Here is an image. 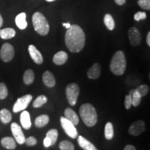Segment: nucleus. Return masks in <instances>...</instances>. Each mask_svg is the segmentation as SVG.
Returning a JSON list of instances; mask_svg holds the SVG:
<instances>
[{
  "label": "nucleus",
  "instance_id": "obj_8",
  "mask_svg": "<svg viewBox=\"0 0 150 150\" xmlns=\"http://www.w3.org/2000/svg\"><path fill=\"white\" fill-rule=\"evenodd\" d=\"M15 55L14 48L10 43H4L0 50V58L5 63L10 62Z\"/></svg>",
  "mask_w": 150,
  "mask_h": 150
},
{
  "label": "nucleus",
  "instance_id": "obj_14",
  "mask_svg": "<svg viewBox=\"0 0 150 150\" xmlns=\"http://www.w3.org/2000/svg\"><path fill=\"white\" fill-rule=\"evenodd\" d=\"M65 117L69 121L71 122L74 125H77L79 122V118L77 114L74 111L72 108H67L64 111Z\"/></svg>",
  "mask_w": 150,
  "mask_h": 150
},
{
  "label": "nucleus",
  "instance_id": "obj_37",
  "mask_svg": "<svg viewBox=\"0 0 150 150\" xmlns=\"http://www.w3.org/2000/svg\"><path fill=\"white\" fill-rule=\"evenodd\" d=\"M43 144H44V146L45 147H49L50 146L52 145L51 140H50L48 137H46L44 139V141H43Z\"/></svg>",
  "mask_w": 150,
  "mask_h": 150
},
{
  "label": "nucleus",
  "instance_id": "obj_13",
  "mask_svg": "<svg viewBox=\"0 0 150 150\" xmlns=\"http://www.w3.org/2000/svg\"><path fill=\"white\" fill-rule=\"evenodd\" d=\"M101 74V66L99 63H95L88 70L87 76L91 79H97Z\"/></svg>",
  "mask_w": 150,
  "mask_h": 150
},
{
  "label": "nucleus",
  "instance_id": "obj_29",
  "mask_svg": "<svg viewBox=\"0 0 150 150\" xmlns=\"http://www.w3.org/2000/svg\"><path fill=\"white\" fill-rule=\"evenodd\" d=\"M58 136H59L58 131L55 129H52L49 130L46 134V137H48V138L51 140L52 145H53L56 143L58 138Z\"/></svg>",
  "mask_w": 150,
  "mask_h": 150
},
{
  "label": "nucleus",
  "instance_id": "obj_18",
  "mask_svg": "<svg viewBox=\"0 0 150 150\" xmlns=\"http://www.w3.org/2000/svg\"><path fill=\"white\" fill-rule=\"evenodd\" d=\"M77 142L79 145L84 150H98L92 142L81 136L78 137Z\"/></svg>",
  "mask_w": 150,
  "mask_h": 150
},
{
  "label": "nucleus",
  "instance_id": "obj_43",
  "mask_svg": "<svg viewBox=\"0 0 150 150\" xmlns=\"http://www.w3.org/2000/svg\"><path fill=\"white\" fill-rule=\"evenodd\" d=\"M47 1H55V0H46Z\"/></svg>",
  "mask_w": 150,
  "mask_h": 150
},
{
  "label": "nucleus",
  "instance_id": "obj_31",
  "mask_svg": "<svg viewBox=\"0 0 150 150\" xmlns=\"http://www.w3.org/2000/svg\"><path fill=\"white\" fill-rule=\"evenodd\" d=\"M137 92L140 94V95L142 97H145V95H147V93H149V86L146 84H142V85H140L138 86V88L136 89Z\"/></svg>",
  "mask_w": 150,
  "mask_h": 150
},
{
  "label": "nucleus",
  "instance_id": "obj_44",
  "mask_svg": "<svg viewBox=\"0 0 150 150\" xmlns=\"http://www.w3.org/2000/svg\"><path fill=\"white\" fill-rule=\"evenodd\" d=\"M0 31H1V29H0Z\"/></svg>",
  "mask_w": 150,
  "mask_h": 150
},
{
  "label": "nucleus",
  "instance_id": "obj_35",
  "mask_svg": "<svg viewBox=\"0 0 150 150\" xmlns=\"http://www.w3.org/2000/svg\"><path fill=\"white\" fill-rule=\"evenodd\" d=\"M147 18V15L145 12H142V11H139V12L136 13L134 15V20L136 21H140L141 20H145Z\"/></svg>",
  "mask_w": 150,
  "mask_h": 150
},
{
  "label": "nucleus",
  "instance_id": "obj_21",
  "mask_svg": "<svg viewBox=\"0 0 150 150\" xmlns=\"http://www.w3.org/2000/svg\"><path fill=\"white\" fill-rule=\"evenodd\" d=\"M49 120H50V117L47 115H41L35 118V126L38 128H42L47 125Z\"/></svg>",
  "mask_w": 150,
  "mask_h": 150
},
{
  "label": "nucleus",
  "instance_id": "obj_32",
  "mask_svg": "<svg viewBox=\"0 0 150 150\" xmlns=\"http://www.w3.org/2000/svg\"><path fill=\"white\" fill-rule=\"evenodd\" d=\"M8 95V88L5 83H0V99H4Z\"/></svg>",
  "mask_w": 150,
  "mask_h": 150
},
{
  "label": "nucleus",
  "instance_id": "obj_15",
  "mask_svg": "<svg viewBox=\"0 0 150 150\" xmlns=\"http://www.w3.org/2000/svg\"><path fill=\"white\" fill-rule=\"evenodd\" d=\"M20 123L24 129H29L31 127V121L29 112L27 110H23L20 115Z\"/></svg>",
  "mask_w": 150,
  "mask_h": 150
},
{
  "label": "nucleus",
  "instance_id": "obj_42",
  "mask_svg": "<svg viewBox=\"0 0 150 150\" xmlns=\"http://www.w3.org/2000/svg\"><path fill=\"white\" fill-rule=\"evenodd\" d=\"M3 25V18L2 17H1V14H0V28L2 27Z\"/></svg>",
  "mask_w": 150,
  "mask_h": 150
},
{
  "label": "nucleus",
  "instance_id": "obj_39",
  "mask_svg": "<svg viewBox=\"0 0 150 150\" xmlns=\"http://www.w3.org/2000/svg\"><path fill=\"white\" fill-rule=\"evenodd\" d=\"M115 2L117 4V5L122 6L125 4V2H126V0H115Z\"/></svg>",
  "mask_w": 150,
  "mask_h": 150
},
{
  "label": "nucleus",
  "instance_id": "obj_30",
  "mask_svg": "<svg viewBox=\"0 0 150 150\" xmlns=\"http://www.w3.org/2000/svg\"><path fill=\"white\" fill-rule=\"evenodd\" d=\"M59 149L61 150H74V146L68 140H63L60 142Z\"/></svg>",
  "mask_w": 150,
  "mask_h": 150
},
{
  "label": "nucleus",
  "instance_id": "obj_24",
  "mask_svg": "<svg viewBox=\"0 0 150 150\" xmlns=\"http://www.w3.org/2000/svg\"><path fill=\"white\" fill-rule=\"evenodd\" d=\"M12 115L6 108H3L0 110V120L4 124H8L11 121Z\"/></svg>",
  "mask_w": 150,
  "mask_h": 150
},
{
  "label": "nucleus",
  "instance_id": "obj_5",
  "mask_svg": "<svg viewBox=\"0 0 150 150\" xmlns=\"http://www.w3.org/2000/svg\"><path fill=\"white\" fill-rule=\"evenodd\" d=\"M79 86L75 83H72L67 85L65 90L66 97L68 103L71 106H75L77 102V99L79 95Z\"/></svg>",
  "mask_w": 150,
  "mask_h": 150
},
{
  "label": "nucleus",
  "instance_id": "obj_40",
  "mask_svg": "<svg viewBox=\"0 0 150 150\" xmlns=\"http://www.w3.org/2000/svg\"><path fill=\"white\" fill-rule=\"evenodd\" d=\"M147 43L149 46H150V32H148L147 33Z\"/></svg>",
  "mask_w": 150,
  "mask_h": 150
},
{
  "label": "nucleus",
  "instance_id": "obj_38",
  "mask_svg": "<svg viewBox=\"0 0 150 150\" xmlns=\"http://www.w3.org/2000/svg\"><path fill=\"white\" fill-rule=\"evenodd\" d=\"M124 150H136V149L134 146L131 145H127V146H125V148H124Z\"/></svg>",
  "mask_w": 150,
  "mask_h": 150
},
{
  "label": "nucleus",
  "instance_id": "obj_33",
  "mask_svg": "<svg viewBox=\"0 0 150 150\" xmlns=\"http://www.w3.org/2000/svg\"><path fill=\"white\" fill-rule=\"evenodd\" d=\"M138 4L144 10H150V0H138Z\"/></svg>",
  "mask_w": 150,
  "mask_h": 150
},
{
  "label": "nucleus",
  "instance_id": "obj_19",
  "mask_svg": "<svg viewBox=\"0 0 150 150\" xmlns=\"http://www.w3.org/2000/svg\"><path fill=\"white\" fill-rule=\"evenodd\" d=\"M26 15L25 13H21L18 14L16 18V24L19 29L23 30L25 29L27 27V22L26 20Z\"/></svg>",
  "mask_w": 150,
  "mask_h": 150
},
{
  "label": "nucleus",
  "instance_id": "obj_9",
  "mask_svg": "<svg viewBox=\"0 0 150 150\" xmlns=\"http://www.w3.org/2000/svg\"><path fill=\"white\" fill-rule=\"evenodd\" d=\"M11 128L12 134L14 136L15 140L20 145L24 144L25 142L26 138L20 125L16 122H13L11 125Z\"/></svg>",
  "mask_w": 150,
  "mask_h": 150
},
{
  "label": "nucleus",
  "instance_id": "obj_26",
  "mask_svg": "<svg viewBox=\"0 0 150 150\" xmlns=\"http://www.w3.org/2000/svg\"><path fill=\"white\" fill-rule=\"evenodd\" d=\"M104 136L106 139L107 140H111L113 138V126H112V124L111 122H107L106 124V126L104 128Z\"/></svg>",
  "mask_w": 150,
  "mask_h": 150
},
{
  "label": "nucleus",
  "instance_id": "obj_17",
  "mask_svg": "<svg viewBox=\"0 0 150 150\" xmlns=\"http://www.w3.org/2000/svg\"><path fill=\"white\" fill-rule=\"evenodd\" d=\"M43 83L49 88H52L55 86L56 80L54 74L50 71H46L42 75Z\"/></svg>",
  "mask_w": 150,
  "mask_h": 150
},
{
  "label": "nucleus",
  "instance_id": "obj_6",
  "mask_svg": "<svg viewBox=\"0 0 150 150\" xmlns=\"http://www.w3.org/2000/svg\"><path fill=\"white\" fill-rule=\"evenodd\" d=\"M33 96L31 95H29V94L18 98L13 105V111L14 112H18L25 110L27 108V106H29V103L31 102Z\"/></svg>",
  "mask_w": 150,
  "mask_h": 150
},
{
  "label": "nucleus",
  "instance_id": "obj_16",
  "mask_svg": "<svg viewBox=\"0 0 150 150\" xmlns=\"http://www.w3.org/2000/svg\"><path fill=\"white\" fill-rule=\"evenodd\" d=\"M68 59V56L66 52L61 51L57 52L53 57V62L57 65H62L66 63Z\"/></svg>",
  "mask_w": 150,
  "mask_h": 150
},
{
  "label": "nucleus",
  "instance_id": "obj_11",
  "mask_svg": "<svg viewBox=\"0 0 150 150\" xmlns=\"http://www.w3.org/2000/svg\"><path fill=\"white\" fill-rule=\"evenodd\" d=\"M145 131V124L142 120H137L134 122L129 127V133L134 136H139L140 134Z\"/></svg>",
  "mask_w": 150,
  "mask_h": 150
},
{
  "label": "nucleus",
  "instance_id": "obj_7",
  "mask_svg": "<svg viewBox=\"0 0 150 150\" xmlns=\"http://www.w3.org/2000/svg\"><path fill=\"white\" fill-rule=\"evenodd\" d=\"M61 124L62 128L65 132L67 136H70L71 138L75 139L78 137V132L76 131L75 125L67 120L64 117H61Z\"/></svg>",
  "mask_w": 150,
  "mask_h": 150
},
{
  "label": "nucleus",
  "instance_id": "obj_41",
  "mask_svg": "<svg viewBox=\"0 0 150 150\" xmlns=\"http://www.w3.org/2000/svg\"><path fill=\"white\" fill-rule=\"evenodd\" d=\"M63 26L66 28V29H69V28L70 27L71 25H70V24L68 22V23H63Z\"/></svg>",
  "mask_w": 150,
  "mask_h": 150
},
{
  "label": "nucleus",
  "instance_id": "obj_36",
  "mask_svg": "<svg viewBox=\"0 0 150 150\" xmlns=\"http://www.w3.org/2000/svg\"><path fill=\"white\" fill-rule=\"evenodd\" d=\"M125 106L126 109H129L132 106V97L131 95H127L125 99Z\"/></svg>",
  "mask_w": 150,
  "mask_h": 150
},
{
  "label": "nucleus",
  "instance_id": "obj_27",
  "mask_svg": "<svg viewBox=\"0 0 150 150\" xmlns=\"http://www.w3.org/2000/svg\"><path fill=\"white\" fill-rule=\"evenodd\" d=\"M104 22L106 28L110 31H112L115 28V22H114L112 17L110 14L105 15L104 18Z\"/></svg>",
  "mask_w": 150,
  "mask_h": 150
},
{
  "label": "nucleus",
  "instance_id": "obj_20",
  "mask_svg": "<svg viewBox=\"0 0 150 150\" xmlns=\"http://www.w3.org/2000/svg\"><path fill=\"white\" fill-rule=\"evenodd\" d=\"M4 147L8 149H15L16 148V141L11 137H4L1 140Z\"/></svg>",
  "mask_w": 150,
  "mask_h": 150
},
{
  "label": "nucleus",
  "instance_id": "obj_1",
  "mask_svg": "<svg viewBox=\"0 0 150 150\" xmlns=\"http://www.w3.org/2000/svg\"><path fill=\"white\" fill-rule=\"evenodd\" d=\"M65 42L67 49L72 53L81 51L86 42V35L83 29L77 24L71 25L65 33Z\"/></svg>",
  "mask_w": 150,
  "mask_h": 150
},
{
  "label": "nucleus",
  "instance_id": "obj_22",
  "mask_svg": "<svg viewBox=\"0 0 150 150\" xmlns=\"http://www.w3.org/2000/svg\"><path fill=\"white\" fill-rule=\"evenodd\" d=\"M16 31L12 28H6L1 30L0 31V37L4 40L11 39L16 35Z\"/></svg>",
  "mask_w": 150,
  "mask_h": 150
},
{
  "label": "nucleus",
  "instance_id": "obj_10",
  "mask_svg": "<svg viewBox=\"0 0 150 150\" xmlns=\"http://www.w3.org/2000/svg\"><path fill=\"white\" fill-rule=\"evenodd\" d=\"M129 42L134 47L138 46L142 40V35L140 31L136 27H131L128 31Z\"/></svg>",
  "mask_w": 150,
  "mask_h": 150
},
{
  "label": "nucleus",
  "instance_id": "obj_23",
  "mask_svg": "<svg viewBox=\"0 0 150 150\" xmlns=\"http://www.w3.org/2000/svg\"><path fill=\"white\" fill-rule=\"evenodd\" d=\"M35 74L32 70H27L24 73L23 81L26 85H30L34 81Z\"/></svg>",
  "mask_w": 150,
  "mask_h": 150
},
{
  "label": "nucleus",
  "instance_id": "obj_34",
  "mask_svg": "<svg viewBox=\"0 0 150 150\" xmlns=\"http://www.w3.org/2000/svg\"><path fill=\"white\" fill-rule=\"evenodd\" d=\"M24 143H25L27 146H29V147H31V146H34L36 145L37 140L35 137L30 136L29 138H26L25 142H24Z\"/></svg>",
  "mask_w": 150,
  "mask_h": 150
},
{
  "label": "nucleus",
  "instance_id": "obj_3",
  "mask_svg": "<svg viewBox=\"0 0 150 150\" xmlns=\"http://www.w3.org/2000/svg\"><path fill=\"white\" fill-rule=\"evenodd\" d=\"M127 67V61L125 53L117 51L112 56L110 63V70L112 74L120 76L125 73Z\"/></svg>",
  "mask_w": 150,
  "mask_h": 150
},
{
  "label": "nucleus",
  "instance_id": "obj_4",
  "mask_svg": "<svg viewBox=\"0 0 150 150\" xmlns=\"http://www.w3.org/2000/svg\"><path fill=\"white\" fill-rule=\"evenodd\" d=\"M33 25L35 31L41 35H46L50 31V25L43 14L36 12L32 16Z\"/></svg>",
  "mask_w": 150,
  "mask_h": 150
},
{
  "label": "nucleus",
  "instance_id": "obj_12",
  "mask_svg": "<svg viewBox=\"0 0 150 150\" xmlns=\"http://www.w3.org/2000/svg\"><path fill=\"white\" fill-rule=\"evenodd\" d=\"M28 50H29L30 56H31L33 61H34V63L38 65L42 64L43 62V57L42 54L37 50L36 47L33 45H30L29 48H28Z\"/></svg>",
  "mask_w": 150,
  "mask_h": 150
},
{
  "label": "nucleus",
  "instance_id": "obj_25",
  "mask_svg": "<svg viewBox=\"0 0 150 150\" xmlns=\"http://www.w3.org/2000/svg\"><path fill=\"white\" fill-rule=\"evenodd\" d=\"M129 95H131V97H132V106H135V107L138 106V105L140 104L142 98V97L140 96V94L137 92L136 89H134L131 90V91H129Z\"/></svg>",
  "mask_w": 150,
  "mask_h": 150
},
{
  "label": "nucleus",
  "instance_id": "obj_28",
  "mask_svg": "<svg viewBox=\"0 0 150 150\" xmlns=\"http://www.w3.org/2000/svg\"><path fill=\"white\" fill-rule=\"evenodd\" d=\"M47 102V98L45 95H40L35 99L34 102H33V106L34 108H40Z\"/></svg>",
  "mask_w": 150,
  "mask_h": 150
},
{
  "label": "nucleus",
  "instance_id": "obj_2",
  "mask_svg": "<svg viewBox=\"0 0 150 150\" xmlns=\"http://www.w3.org/2000/svg\"><path fill=\"white\" fill-rule=\"evenodd\" d=\"M79 114L82 120L87 127H92L96 125L97 113L92 104L86 103L81 105L79 108Z\"/></svg>",
  "mask_w": 150,
  "mask_h": 150
}]
</instances>
